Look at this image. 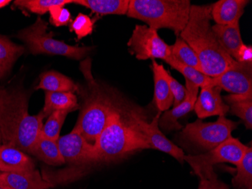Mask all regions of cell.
I'll use <instances>...</instances> for the list:
<instances>
[{"instance_id": "10", "label": "cell", "mask_w": 252, "mask_h": 189, "mask_svg": "<svg viewBox=\"0 0 252 189\" xmlns=\"http://www.w3.org/2000/svg\"><path fill=\"white\" fill-rule=\"evenodd\" d=\"M57 143L65 163L80 166L100 162L94 146L88 143L76 129L60 136Z\"/></svg>"}, {"instance_id": "3", "label": "cell", "mask_w": 252, "mask_h": 189, "mask_svg": "<svg viewBox=\"0 0 252 189\" xmlns=\"http://www.w3.org/2000/svg\"><path fill=\"white\" fill-rule=\"evenodd\" d=\"M212 4L191 5L188 24L179 36L196 52L202 73L215 78L236 61L222 49L212 30Z\"/></svg>"}, {"instance_id": "29", "label": "cell", "mask_w": 252, "mask_h": 189, "mask_svg": "<svg viewBox=\"0 0 252 189\" xmlns=\"http://www.w3.org/2000/svg\"><path fill=\"white\" fill-rule=\"evenodd\" d=\"M73 3V0H16L14 5L18 8L28 10L32 13L45 15L55 5H63Z\"/></svg>"}, {"instance_id": "8", "label": "cell", "mask_w": 252, "mask_h": 189, "mask_svg": "<svg viewBox=\"0 0 252 189\" xmlns=\"http://www.w3.org/2000/svg\"><path fill=\"white\" fill-rule=\"evenodd\" d=\"M238 123L226 116H219L212 123H204L198 119L183 129L181 136L194 146L207 152L231 137Z\"/></svg>"}, {"instance_id": "9", "label": "cell", "mask_w": 252, "mask_h": 189, "mask_svg": "<svg viewBox=\"0 0 252 189\" xmlns=\"http://www.w3.org/2000/svg\"><path fill=\"white\" fill-rule=\"evenodd\" d=\"M127 45L128 51L138 60L162 59L165 61L171 55V49L158 31L147 25H136Z\"/></svg>"}, {"instance_id": "32", "label": "cell", "mask_w": 252, "mask_h": 189, "mask_svg": "<svg viewBox=\"0 0 252 189\" xmlns=\"http://www.w3.org/2000/svg\"><path fill=\"white\" fill-rule=\"evenodd\" d=\"M49 12L50 14L49 21L55 27L66 26L69 23H71V14L63 5L52 7Z\"/></svg>"}, {"instance_id": "37", "label": "cell", "mask_w": 252, "mask_h": 189, "mask_svg": "<svg viewBox=\"0 0 252 189\" xmlns=\"http://www.w3.org/2000/svg\"><path fill=\"white\" fill-rule=\"evenodd\" d=\"M10 2H11V1H10V0H0V8L6 6Z\"/></svg>"}, {"instance_id": "39", "label": "cell", "mask_w": 252, "mask_h": 189, "mask_svg": "<svg viewBox=\"0 0 252 189\" xmlns=\"http://www.w3.org/2000/svg\"><path fill=\"white\" fill-rule=\"evenodd\" d=\"M8 189H9V188L8 187Z\"/></svg>"}, {"instance_id": "15", "label": "cell", "mask_w": 252, "mask_h": 189, "mask_svg": "<svg viewBox=\"0 0 252 189\" xmlns=\"http://www.w3.org/2000/svg\"><path fill=\"white\" fill-rule=\"evenodd\" d=\"M35 170V163L28 153L12 146L0 147V172L16 173Z\"/></svg>"}, {"instance_id": "30", "label": "cell", "mask_w": 252, "mask_h": 189, "mask_svg": "<svg viewBox=\"0 0 252 189\" xmlns=\"http://www.w3.org/2000/svg\"><path fill=\"white\" fill-rule=\"evenodd\" d=\"M69 111H56L52 112L48 118L47 121L42 126L41 134L52 140L58 141L60 138L61 130L64 123Z\"/></svg>"}, {"instance_id": "27", "label": "cell", "mask_w": 252, "mask_h": 189, "mask_svg": "<svg viewBox=\"0 0 252 189\" xmlns=\"http://www.w3.org/2000/svg\"><path fill=\"white\" fill-rule=\"evenodd\" d=\"M234 187L252 189V149L249 148L242 160L236 165V174L232 180Z\"/></svg>"}, {"instance_id": "14", "label": "cell", "mask_w": 252, "mask_h": 189, "mask_svg": "<svg viewBox=\"0 0 252 189\" xmlns=\"http://www.w3.org/2000/svg\"><path fill=\"white\" fill-rule=\"evenodd\" d=\"M185 88L187 93L185 100L173 107L171 110L164 112L163 115L159 118L158 126L165 131L182 129V126L178 123V120L186 116L194 109L199 88L188 80H186Z\"/></svg>"}, {"instance_id": "13", "label": "cell", "mask_w": 252, "mask_h": 189, "mask_svg": "<svg viewBox=\"0 0 252 189\" xmlns=\"http://www.w3.org/2000/svg\"><path fill=\"white\" fill-rule=\"evenodd\" d=\"M221 89L218 86H209L201 88L200 94L196 99L193 110L200 120L209 116H225L230 107L222 99Z\"/></svg>"}, {"instance_id": "25", "label": "cell", "mask_w": 252, "mask_h": 189, "mask_svg": "<svg viewBox=\"0 0 252 189\" xmlns=\"http://www.w3.org/2000/svg\"><path fill=\"white\" fill-rule=\"evenodd\" d=\"M230 107L229 112L243 120L246 129H252V96L229 95L224 96Z\"/></svg>"}, {"instance_id": "1", "label": "cell", "mask_w": 252, "mask_h": 189, "mask_svg": "<svg viewBox=\"0 0 252 189\" xmlns=\"http://www.w3.org/2000/svg\"><path fill=\"white\" fill-rule=\"evenodd\" d=\"M141 112L117 103L94 148L100 162L122 160L132 153L151 149L141 130Z\"/></svg>"}, {"instance_id": "38", "label": "cell", "mask_w": 252, "mask_h": 189, "mask_svg": "<svg viewBox=\"0 0 252 189\" xmlns=\"http://www.w3.org/2000/svg\"><path fill=\"white\" fill-rule=\"evenodd\" d=\"M2 136H1V133H0V147L2 146Z\"/></svg>"}, {"instance_id": "22", "label": "cell", "mask_w": 252, "mask_h": 189, "mask_svg": "<svg viewBox=\"0 0 252 189\" xmlns=\"http://www.w3.org/2000/svg\"><path fill=\"white\" fill-rule=\"evenodd\" d=\"M73 3L83 5L99 15L127 14L129 0H73Z\"/></svg>"}, {"instance_id": "16", "label": "cell", "mask_w": 252, "mask_h": 189, "mask_svg": "<svg viewBox=\"0 0 252 189\" xmlns=\"http://www.w3.org/2000/svg\"><path fill=\"white\" fill-rule=\"evenodd\" d=\"M248 0H220L212 4V18L216 25H228L239 22L249 3Z\"/></svg>"}, {"instance_id": "7", "label": "cell", "mask_w": 252, "mask_h": 189, "mask_svg": "<svg viewBox=\"0 0 252 189\" xmlns=\"http://www.w3.org/2000/svg\"><path fill=\"white\" fill-rule=\"evenodd\" d=\"M249 147L233 136L221 144L205 153L197 155H185V161L188 162L199 178L210 177L215 174L213 166L218 163H230L236 165L242 160Z\"/></svg>"}, {"instance_id": "24", "label": "cell", "mask_w": 252, "mask_h": 189, "mask_svg": "<svg viewBox=\"0 0 252 189\" xmlns=\"http://www.w3.org/2000/svg\"><path fill=\"white\" fill-rule=\"evenodd\" d=\"M25 50V47L0 35V79L9 74L14 64Z\"/></svg>"}, {"instance_id": "31", "label": "cell", "mask_w": 252, "mask_h": 189, "mask_svg": "<svg viewBox=\"0 0 252 189\" xmlns=\"http://www.w3.org/2000/svg\"><path fill=\"white\" fill-rule=\"evenodd\" d=\"M94 23L90 17L79 13L70 23V30L76 34L78 39H81L93 33Z\"/></svg>"}, {"instance_id": "17", "label": "cell", "mask_w": 252, "mask_h": 189, "mask_svg": "<svg viewBox=\"0 0 252 189\" xmlns=\"http://www.w3.org/2000/svg\"><path fill=\"white\" fill-rule=\"evenodd\" d=\"M1 176L11 189H49L53 186L44 180L36 169L16 173H1Z\"/></svg>"}, {"instance_id": "19", "label": "cell", "mask_w": 252, "mask_h": 189, "mask_svg": "<svg viewBox=\"0 0 252 189\" xmlns=\"http://www.w3.org/2000/svg\"><path fill=\"white\" fill-rule=\"evenodd\" d=\"M212 30L222 49L234 59L239 48L244 44L239 22L228 25H215L212 26Z\"/></svg>"}, {"instance_id": "23", "label": "cell", "mask_w": 252, "mask_h": 189, "mask_svg": "<svg viewBox=\"0 0 252 189\" xmlns=\"http://www.w3.org/2000/svg\"><path fill=\"white\" fill-rule=\"evenodd\" d=\"M36 89H44L46 92H73L78 90V86L70 78L59 73L50 71L40 75V82Z\"/></svg>"}, {"instance_id": "21", "label": "cell", "mask_w": 252, "mask_h": 189, "mask_svg": "<svg viewBox=\"0 0 252 189\" xmlns=\"http://www.w3.org/2000/svg\"><path fill=\"white\" fill-rule=\"evenodd\" d=\"M79 107L77 98L73 92H45V105L41 112L45 117L56 111L73 112Z\"/></svg>"}, {"instance_id": "12", "label": "cell", "mask_w": 252, "mask_h": 189, "mask_svg": "<svg viewBox=\"0 0 252 189\" xmlns=\"http://www.w3.org/2000/svg\"><path fill=\"white\" fill-rule=\"evenodd\" d=\"M160 115H161V112H158L151 123H148L144 119L143 115H141L139 118V126L141 130L147 137L151 149L165 152L169 155L172 156L180 163H183L185 161L184 160L185 156V152L183 151L181 148L167 139L160 130L158 126Z\"/></svg>"}, {"instance_id": "11", "label": "cell", "mask_w": 252, "mask_h": 189, "mask_svg": "<svg viewBox=\"0 0 252 189\" xmlns=\"http://www.w3.org/2000/svg\"><path fill=\"white\" fill-rule=\"evenodd\" d=\"M211 86H218L231 95L252 96V64L236 61L221 75L212 78Z\"/></svg>"}, {"instance_id": "6", "label": "cell", "mask_w": 252, "mask_h": 189, "mask_svg": "<svg viewBox=\"0 0 252 189\" xmlns=\"http://www.w3.org/2000/svg\"><path fill=\"white\" fill-rule=\"evenodd\" d=\"M117 105V102L106 94H93L85 102L74 129L88 143L95 146Z\"/></svg>"}, {"instance_id": "4", "label": "cell", "mask_w": 252, "mask_h": 189, "mask_svg": "<svg viewBox=\"0 0 252 189\" xmlns=\"http://www.w3.org/2000/svg\"><path fill=\"white\" fill-rule=\"evenodd\" d=\"M190 6L189 0H129L126 15L157 31L171 30L179 37L188 24Z\"/></svg>"}, {"instance_id": "20", "label": "cell", "mask_w": 252, "mask_h": 189, "mask_svg": "<svg viewBox=\"0 0 252 189\" xmlns=\"http://www.w3.org/2000/svg\"><path fill=\"white\" fill-rule=\"evenodd\" d=\"M29 153L51 166H61L65 163L57 141L45 137L41 133Z\"/></svg>"}, {"instance_id": "35", "label": "cell", "mask_w": 252, "mask_h": 189, "mask_svg": "<svg viewBox=\"0 0 252 189\" xmlns=\"http://www.w3.org/2000/svg\"><path fill=\"white\" fill-rule=\"evenodd\" d=\"M234 59L240 63L252 64V47L243 44L238 50Z\"/></svg>"}, {"instance_id": "26", "label": "cell", "mask_w": 252, "mask_h": 189, "mask_svg": "<svg viewBox=\"0 0 252 189\" xmlns=\"http://www.w3.org/2000/svg\"><path fill=\"white\" fill-rule=\"evenodd\" d=\"M170 49L171 55L175 60L202 73V65L196 52L180 37H177L176 41L173 45H170Z\"/></svg>"}, {"instance_id": "2", "label": "cell", "mask_w": 252, "mask_h": 189, "mask_svg": "<svg viewBox=\"0 0 252 189\" xmlns=\"http://www.w3.org/2000/svg\"><path fill=\"white\" fill-rule=\"evenodd\" d=\"M28 95L18 89H0V133L2 145L29 153L40 135L45 118L28 112Z\"/></svg>"}, {"instance_id": "18", "label": "cell", "mask_w": 252, "mask_h": 189, "mask_svg": "<svg viewBox=\"0 0 252 189\" xmlns=\"http://www.w3.org/2000/svg\"><path fill=\"white\" fill-rule=\"evenodd\" d=\"M154 79V101L160 112H166L173 105V95L167 80V72L163 65L153 61Z\"/></svg>"}, {"instance_id": "33", "label": "cell", "mask_w": 252, "mask_h": 189, "mask_svg": "<svg viewBox=\"0 0 252 189\" xmlns=\"http://www.w3.org/2000/svg\"><path fill=\"white\" fill-rule=\"evenodd\" d=\"M167 80H168L171 93L173 95V106L175 107V106L179 105L183 101L185 100L187 93L186 88H185V86L181 85L168 72L167 73Z\"/></svg>"}, {"instance_id": "5", "label": "cell", "mask_w": 252, "mask_h": 189, "mask_svg": "<svg viewBox=\"0 0 252 189\" xmlns=\"http://www.w3.org/2000/svg\"><path fill=\"white\" fill-rule=\"evenodd\" d=\"M48 22L40 17L33 25L20 31L18 38L26 44L31 53L62 55L81 60L92 51V47L73 46L53 38L48 33Z\"/></svg>"}, {"instance_id": "34", "label": "cell", "mask_w": 252, "mask_h": 189, "mask_svg": "<svg viewBox=\"0 0 252 189\" xmlns=\"http://www.w3.org/2000/svg\"><path fill=\"white\" fill-rule=\"evenodd\" d=\"M198 189H230L229 186L218 179L216 173L210 177H202Z\"/></svg>"}, {"instance_id": "36", "label": "cell", "mask_w": 252, "mask_h": 189, "mask_svg": "<svg viewBox=\"0 0 252 189\" xmlns=\"http://www.w3.org/2000/svg\"><path fill=\"white\" fill-rule=\"evenodd\" d=\"M0 189H8V186H6L5 182L2 180L1 173H0Z\"/></svg>"}, {"instance_id": "28", "label": "cell", "mask_w": 252, "mask_h": 189, "mask_svg": "<svg viewBox=\"0 0 252 189\" xmlns=\"http://www.w3.org/2000/svg\"><path fill=\"white\" fill-rule=\"evenodd\" d=\"M165 62L168 64L171 68H174V69L179 72L181 75H184L186 80L189 81L198 87L202 88L211 85L212 77L206 76V75H204L202 72H199L195 68L180 63L179 62L175 60V58L171 55H170Z\"/></svg>"}]
</instances>
